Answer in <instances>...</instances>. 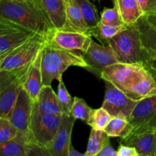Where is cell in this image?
<instances>
[{"instance_id":"cell-4","label":"cell","mask_w":156,"mask_h":156,"mask_svg":"<svg viewBox=\"0 0 156 156\" xmlns=\"http://www.w3.org/2000/svg\"><path fill=\"white\" fill-rule=\"evenodd\" d=\"M119 62L142 63V47L140 31L136 24H126L124 28L109 41Z\"/></svg>"},{"instance_id":"cell-5","label":"cell","mask_w":156,"mask_h":156,"mask_svg":"<svg viewBox=\"0 0 156 156\" xmlns=\"http://www.w3.org/2000/svg\"><path fill=\"white\" fill-rule=\"evenodd\" d=\"M149 73L142 63L117 62L105 68L101 73V79L111 82L124 92Z\"/></svg>"},{"instance_id":"cell-2","label":"cell","mask_w":156,"mask_h":156,"mask_svg":"<svg viewBox=\"0 0 156 156\" xmlns=\"http://www.w3.org/2000/svg\"><path fill=\"white\" fill-rule=\"evenodd\" d=\"M70 66L86 69L88 66L82 54L59 48L47 41L42 48L41 56L43 85H51L53 80H62V74Z\"/></svg>"},{"instance_id":"cell-21","label":"cell","mask_w":156,"mask_h":156,"mask_svg":"<svg viewBox=\"0 0 156 156\" xmlns=\"http://www.w3.org/2000/svg\"><path fill=\"white\" fill-rule=\"evenodd\" d=\"M125 94L136 101L156 95V79L150 73L142 80L124 91Z\"/></svg>"},{"instance_id":"cell-1","label":"cell","mask_w":156,"mask_h":156,"mask_svg":"<svg viewBox=\"0 0 156 156\" xmlns=\"http://www.w3.org/2000/svg\"><path fill=\"white\" fill-rule=\"evenodd\" d=\"M0 17L44 36H48L55 29L32 0H0Z\"/></svg>"},{"instance_id":"cell-8","label":"cell","mask_w":156,"mask_h":156,"mask_svg":"<svg viewBox=\"0 0 156 156\" xmlns=\"http://www.w3.org/2000/svg\"><path fill=\"white\" fill-rule=\"evenodd\" d=\"M105 82V94L102 107L112 117H121L129 120L137 101L128 97L111 82Z\"/></svg>"},{"instance_id":"cell-41","label":"cell","mask_w":156,"mask_h":156,"mask_svg":"<svg viewBox=\"0 0 156 156\" xmlns=\"http://www.w3.org/2000/svg\"><path fill=\"white\" fill-rule=\"evenodd\" d=\"M11 51H12V50H11ZM9 53H4V54L0 55V65H1V62H2V59H4L5 56L6 55H7Z\"/></svg>"},{"instance_id":"cell-28","label":"cell","mask_w":156,"mask_h":156,"mask_svg":"<svg viewBox=\"0 0 156 156\" xmlns=\"http://www.w3.org/2000/svg\"><path fill=\"white\" fill-rule=\"evenodd\" d=\"M76 1L79 4L82 15L89 29L94 27L100 21V16L95 6L88 0H76Z\"/></svg>"},{"instance_id":"cell-32","label":"cell","mask_w":156,"mask_h":156,"mask_svg":"<svg viewBox=\"0 0 156 156\" xmlns=\"http://www.w3.org/2000/svg\"><path fill=\"white\" fill-rule=\"evenodd\" d=\"M100 21L105 24L111 26L124 25L118 11L114 8H105L100 15Z\"/></svg>"},{"instance_id":"cell-37","label":"cell","mask_w":156,"mask_h":156,"mask_svg":"<svg viewBox=\"0 0 156 156\" xmlns=\"http://www.w3.org/2000/svg\"><path fill=\"white\" fill-rule=\"evenodd\" d=\"M117 156H140L135 148L122 143L117 149Z\"/></svg>"},{"instance_id":"cell-15","label":"cell","mask_w":156,"mask_h":156,"mask_svg":"<svg viewBox=\"0 0 156 156\" xmlns=\"http://www.w3.org/2000/svg\"><path fill=\"white\" fill-rule=\"evenodd\" d=\"M45 14L55 29L66 26V17L64 0H32Z\"/></svg>"},{"instance_id":"cell-19","label":"cell","mask_w":156,"mask_h":156,"mask_svg":"<svg viewBox=\"0 0 156 156\" xmlns=\"http://www.w3.org/2000/svg\"><path fill=\"white\" fill-rule=\"evenodd\" d=\"M22 87L23 81L17 79L9 85L0 89V117L9 120Z\"/></svg>"},{"instance_id":"cell-35","label":"cell","mask_w":156,"mask_h":156,"mask_svg":"<svg viewBox=\"0 0 156 156\" xmlns=\"http://www.w3.org/2000/svg\"><path fill=\"white\" fill-rule=\"evenodd\" d=\"M17 79H21L24 82V79L14 71L0 70V89L8 86Z\"/></svg>"},{"instance_id":"cell-26","label":"cell","mask_w":156,"mask_h":156,"mask_svg":"<svg viewBox=\"0 0 156 156\" xmlns=\"http://www.w3.org/2000/svg\"><path fill=\"white\" fill-rule=\"evenodd\" d=\"M108 140H110V136L105 132V130L91 128L85 155L97 156L99 151Z\"/></svg>"},{"instance_id":"cell-12","label":"cell","mask_w":156,"mask_h":156,"mask_svg":"<svg viewBox=\"0 0 156 156\" xmlns=\"http://www.w3.org/2000/svg\"><path fill=\"white\" fill-rule=\"evenodd\" d=\"M34 102V101L22 87L9 117V120L17 128L18 132L27 136L30 135L29 126Z\"/></svg>"},{"instance_id":"cell-16","label":"cell","mask_w":156,"mask_h":156,"mask_svg":"<svg viewBox=\"0 0 156 156\" xmlns=\"http://www.w3.org/2000/svg\"><path fill=\"white\" fill-rule=\"evenodd\" d=\"M41 56L42 49L37 55L29 68L25 79L23 82V88L35 101L43 87L42 69H41Z\"/></svg>"},{"instance_id":"cell-36","label":"cell","mask_w":156,"mask_h":156,"mask_svg":"<svg viewBox=\"0 0 156 156\" xmlns=\"http://www.w3.org/2000/svg\"><path fill=\"white\" fill-rule=\"evenodd\" d=\"M144 15L155 13L156 0H137Z\"/></svg>"},{"instance_id":"cell-3","label":"cell","mask_w":156,"mask_h":156,"mask_svg":"<svg viewBox=\"0 0 156 156\" xmlns=\"http://www.w3.org/2000/svg\"><path fill=\"white\" fill-rule=\"evenodd\" d=\"M47 37L40 34H34L5 56L0 65V70L14 71L25 79L32 62L47 42Z\"/></svg>"},{"instance_id":"cell-24","label":"cell","mask_w":156,"mask_h":156,"mask_svg":"<svg viewBox=\"0 0 156 156\" xmlns=\"http://www.w3.org/2000/svg\"><path fill=\"white\" fill-rule=\"evenodd\" d=\"M126 24L122 26H111L99 21L94 27L88 30V34L97 38L104 45H108V41L117 33L124 28Z\"/></svg>"},{"instance_id":"cell-14","label":"cell","mask_w":156,"mask_h":156,"mask_svg":"<svg viewBox=\"0 0 156 156\" xmlns=\"http://www.w3.org/2000/svg\"><path fill=\"white\" fill-rule=\"evenodd\" d=\"M121 143L135 148L139 155L156 156V129L129 135Z\"/></svg>"},{"instance_id":"cell-6","label":"cell","mask_w":156,"mask_h":156,"mask_svg":"<svg viewBox=\"0 0 156 156\" xmlns=\"http://www.w3.org/2000/svg\"><path fill=\"white\" fill-rule=\"evenodd\" d=\"M61 120L62 115H50L40 112L34 102L29 126L30 138L47 148L59 129Z\"/></svg>"},{"instance_id":"cell-10","label":"cell","mask_w":156,"mask_h":156,"mask_svg":"<svg viewBox=\"0 0 156 156\" xmlns=\"http://www.w3.org/2000/svg\"><path fill=\"white\" fill-rule=\"evenodd\" d=\"M82 55L88 66L86 69L99 78L105 68L119 62L111 46L97 44L93 40Z\"/></svg>"},{"instance_id":"cell-11","label":"cell","mask_w":156,"mask_h":156,"mask_svg":"<svg viewBox=\"0 0 156 156\" xmlns=\"http://www.w3.org/2000/svg\"><path fill=\"white\" fill-rule=\"evenodd\" d=\"M91 37L82 32L54 29L47 37L49 44L69 51L85 53L91 44Z\"/></svg>"},{"instance_id":"cell-17","label":"cell","mask_w":156,"mask_h":156,"mask_svg":"<svg viewBox=\"0 0 156 156\" xmlns=\"http://www.w3.org/2000/svg\"><path fill=\"white\" fill-rule=\"evenodd\" d=\"M34 103L40 112L42 114L50 115L63 114L62 108L58 101L57 95L51 85H43Z\"/></svg>"},{"instance_id":"cell-23","label":"cell","mask_w":156,"mask_h":156,"mask_svg":"<svg viewBox=\"0 0 156 156\" xmlns=\"http://www.w3.org/2000/svg\"><path fill=\"white\" fill-rule=\"evenodd\" d=\"M104 130L110 137H117L123 140L130 133L132 126L129 120L123 117H113Z\"/></svg>"},{"instance_id":"cell-18","label":"cell","mask_w":156,"mask_h":156,"mask_svg":"<svg viewBox=\"0 0 156 156\" xmlns=\"http://www.w3.org/2000/svg\"><path fill=\"white\" fill-rule=\"evenodd\" d=\"M66 23L62 30H73L88 34L89 30L88 24L82 15L76 0H64Z\"/></svg>"},{"instance_id":"cell-22","label":"cell","mask_w":156,"mask_h":156,"mask_svg":"<svg viewBox=\"0 0 156 156\" xmlns=\"http://www.w3.org/2000/svg\"><path fill=\"white\" fill-rule=\"evenodd\" d=\"M29 139L30 135L18 132L15 139L0 145V156H27L25 145Z\"/></svg>"},{"instance_id":"cell-31","label":"cell","mask_w":156,"mask_h":156,"mask_svg":"<svg viewBox=\"0 0 156 156\" xmlns=\"http://www.w3.org/2000/svg\"><path fill=\"white\" fill-rule=\"evenodd\" d=\"M18 130L9 119L0 117V145L15 139Z\"/></svg>"},{"instance_id":"cell-29","label":"cell","mask_w":156,"mask_h":156,"mask_svg":"<svg viewBox=\"0 0 156 156\" xmlns=\"http://www.w3.org/2000/svg\"><path fill=\"white\" fill-rule=\"evenodd\" d=\"M112 117V116L103 107L98 109H92L88 125L93 129L104 130Z\"/></svg>"},{"instance_id":"cell-9","label":"cell","mask_w":156,"mask_h":156,"mask_svg":"<svg viewBox=\"0 0 156 156\" xmlns=\"http://www.w3.org/2000/svg\"><path fill=\"white\" fill-rule=\"evenodd\" d=\"M136 24L141 40L143 65L156 79V27L149 23L145 15Z\"/></svg>"},{"instance_id":"cell-7","label":"cell","mask_w":156,"mask_h":156,"mask_svg":"<svg viewBox=\"0 0 156 156\" xmlns=\"http://www.w3.org/2000/svg\"><path fill=\"white\" fill-rule=\"evenodd\" d=\"M128 120L132 126L129 135L156 129V95L138 101Z\"/></svg>"},{"instance_id":"cell-13","label":"cell","mask_w":156,"mask_h":156,"mask_svg":"<svg viewBox=\"0 0 156 156\" xmlns=\"http://www.w3.org/2000/svg\"><path fill=\"white\" fill-rule=\"evenodd\" d=\"M75 121L73 116L62 114L59 129L47 148L50 156H68Z\"/></svg>"},{"instance_id":"cell-20","label":"cell","mask_w":156,"mask_h":156,"mask_svg":"<svg viewBox=\"0 0 156 156\" xmlns=\"http://www.w3.org/2000/svg\"><path fill=\"white\" fill-rule=\"evenodd\" d=\"M124 24H135L144 13L137 0H113Z\"/></svg>"},{"instance_id":"cell-34","label":"cell","mask_w":156,"mask_h":156,"mask_svg":"<svg viewBox=\"0 0 156 156\" xmlns=\"http://www.w3.org/2000/svg\"><path fill=\"white\" fill-rule=\"evenodd\" d=\"M25 146L27 156H50L47 148L38 144L30 138L26 142Z\"/></svg>"},{"instance_id":"cell-39","label":"cell","mask_w":156,"mask_h":156,"mask_svg":"<svg viewBox=\"0 0 156 156\" xmlns=\"http://www.w3.org/2000/svg\"><path fill=\"white\" fill-rule=\"evenodd\" d=\"M68 156H85V153L83 154L78 152V151L73 147V145L71 144V146H70L69 147V149Z\"/></svg>"},{"instance_id":"cell-33","label":"cell","mask_w":156,"mask_h":156,"mask_svg":"<svg viewBox=\"0 0 156 156\" xmlns=\"http://www.w3.org/2000/svg\"><path fill=\"white\" fill-rule=\"evenodd\" d=\"M16 32H28L34 33L27 29L24 28L19 24L13 22L12 21L5 19L0 17V36L9 34L16 33Z\"/></svg>"},{"instance_id":"cell-30","label":"cell","mask_w":156,"mask_h":156,"mask_svg":"<svg viewBox=\"0 0 156 156\" xmlns=\"http://www.w3.org/2000/svg\"><path fill=\"white\" fill-rule=\"evenodd\" d=\"M56 95H57L58 101H59V105H60L61 108L62 109V111H63V114L70 115V112H71L72 106H73V99L72 98L68 90L66 89V87L62 79L59 81Z\"/></svg>"},{"instance_id":"cell-27","label":"cell","mask_w":156,"mask_h":156,"mask_svg":"<svg viewBox=\"0 0 156 156\" xmlns=\"http://www.w3.org/2000/svg\"><path fill=\"white\" fill-rule=\"evenodd\" d=\"M91 111L92 109L88 106L84 99L78 97L73 98L70 115L73 116L76 120H80L88 124L91 117Z\"/></svg>"},{"instance_id":"cell-25","label":"cell","mask_w":156,"mask_h":156,"mask_svg":"<svg viewBox=\"0 0 156 156\" xmlns=\"http://www.w3.org/2000/svg\"><path fill=\"white\" fill-rule=\"evenodd\" d=\"M36 33L16 32L0 36V55L9 53L13 49L25 42L30 36Z\"/></svg>"},{"instance_id":"cell-38","label":"cell","mask_w":156,"mask_h":156,"mask_svg":"<svg viewBox=\"0 0 156 156\" xmlns=\"http://www.w3.org/2000/svg\"><path fill=\"white\" fill-rule=\"evenodd\" d=\"M97 156H117V150L112 147L111 145V142L108 140L103 147L101 148L98 153L97 154Z\"/></svg>"},{"instance_id":"cell-40","label":"cell","mask_w":156,"mask_h":156,"mask_svg":"<svg viewBox=\"0 0 156 156\" xmlns=\"http://www.w3.org/2000/svg\"><path fill=\"white\" fill-rule=\"evenodd\" d=\"M146 18H147L148 21H149V23H150L151 24H152L154 27H156V12L155 13L146 15Z\"/></svg>"}]
</instances>
